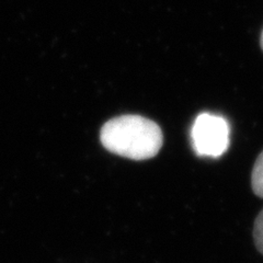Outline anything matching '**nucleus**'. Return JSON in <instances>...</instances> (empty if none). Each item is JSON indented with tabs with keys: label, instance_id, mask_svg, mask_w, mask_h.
<instances>
[{
	"label": "nucleus",
	"instance_id": "obj_1",
	"mask_svg": "<svg viewBox=\"0 0 263 263\" xmlns=\"http://www.w3.org/2000/svg\"><path fill=\"white\" fill-rule=\"evenodd\" d=\"M100 138L111 153L134 160L153 158L163 141L160 127L139 115H123L106 122Z\"/></svg>",
	"mask_w": 263,
	"mask_h": 263
},
{
	"label": "nucleus",
	"instance_id": "obj_2",
	"mask_svg": "<svg viewBox=\"0 0 263 263\" xmlns=\"http://www.w3.org/2000/svg\"><path fill=\"white\" fill-rule=\"evenodd\" d=\"M229 124L224 118L201 113L195 119L191 130L195 153L202 157H220L229 146Z\"/></svg>",
	"mask_w": 263,
	"mask_h": 263
},
{
	"label": "nucleus",
	"instance_id": "obj_3",
	"mask_svg": "<svg viewBox=\"0 0 263 263\" xmlns=\"http://www.w3.org/2000/svg\"><path fill=\"white\" fill-rule=\"evenodd\" d=\"M251 186L254 194L263 199V152L254 162L251 175Z\"/></svg>",
	"mask_w": 263,
	"mask_h": 263
},
{
	"label": "nucleus",
	"instance_id": "obj_4",
	"mask_svg": "<svg viewBox=\"0 0 263 263\" xmlns=\"http://www.w3.org/2000/svg\"><path fill=\"white\" fill-rule=\"evenodd\" d=\"M253 240L258 251L263 254V210L259 213L253 225Z\"/></svg>",
	"mask_w": 263,
	"mask_h": 263
},
{
	"label": "nucleus",
	"instance_id": "obj_5",
	"mask_svg": "<svg viewBox=\"0 0 263 263\" xmlns=\"http://www.w3.org/2000/svg\"><path fill=\"white\" fill-rule=\"evenodd\" d=\"M261 46H262V49H263V32H262V35H261Z\"/></svg>",
	"mask_w": 263,
	"mask_h": 263
}]
</instances>
